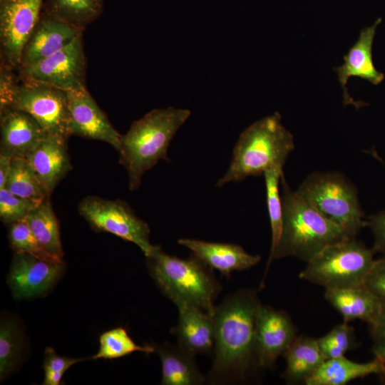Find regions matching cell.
Segmentation results:
<instances>
[{
	"mask_svg": "<svg viewBox=\"0 0 385 385\" xmlns=\"http://www.w3.org/2000/svg\"><path fill=\"white\" fill-rule=\"evenodd\" d=\"M135 351L147 354L155 352L154 346L138 345L123 327H116L103 332L99 337V349L93 359H114L129 355Z\"/></svg>",
	"mask_w": 385,
	"mask_h": 385,
	"instance_id": "obj_29",
	"label": "cell"
},
{
	"mask_svg": "<svg viewBox=\"0 0 385 385\" xmlns=\"http://www.w3.org/2000/svg\"><path fill=\"white\" fill-rule=\"evenodd\" d=\"M324 298L343 317L344 322L360 319L371 324L383 306L364 285L326 289Z\"/></svg>",
	"mask_w": 385,
	"mask_h": 385,
	"instance_id": "obj_21",
	"label": "cell"
},
{
	"mask_svg": "<svg viewBox=\"0 0 385 385\" xmlns=\"http://www.w3.org/2000/svg\"><path fill=\"white\" fill-rule=\"evenodd\" d=\"M286 369L284 378L289 382H305L326 360L317 339L297 336L284 354Z\"/></svg>",
	"mask_w": 385,
	"mask_h": 385,
	"instance_id": "obj_24",
	"label": "cell"
},
{
	"mask_svg": "<svg viewBox=\"0 0 385 385\" xmlns=\"http://www.w3.org/2000/svg\"><path fill=\"white\" fill-rule=\"evenodd\" d=\"M78 212L96 230L115 235L136 245L145 256L154 247L149 240L148 225L120 200L88 196L78 205Z\"/></svg>",
	"mask_w": 385,
	"mask_h": 385,
	"instance_id": "obj_8",
	"label": "cell"
},
{
	"mask_svg": "<svg viewBox=\"0 0 385 385\" xmlns=\"http://www.w3.org/2000/svg\"><path fill=\"white\" fill-rule=\"evenodd\" d=\"M25 220L42 247L51 256L62 260V248L59 225L48 198L36 206Z\"/></svg>",
	"mask_w": 385,
	"mask_h": 385,
	"instance_id": "obj_25",
	"label": "cell"
},
{
	"mask_svg": "<svg viewBox=\"0 0 385 385\" xmlns=\"http://www.w3.org/2000/svg\"><path fill=\"white\" fill-rule=\"evenodd\" d=\"M294 148L293 136L282 125L279 113L260 119L240 135L227 171L216 186L263 175L274 166H284Z\"/></svg>",
	"mask_w": 385,
	"mask_h": 385,
	"instance_id": "obj_5",
	"label": "cell"
},
{
	"mask_svg": "<svg viewBox=\"0 0 385 385\" xmlns=\"http://www.w3.org/2000/svg\"><path fill=\"white\" fill-rule=\"evenodd\" d=\"M9 240L14 252H26L45 260H63L51 256L42 247L25 220L9 225Z\"/></svg>",
	"mask_w": 385,
	"mask_h": 385,
	"instance_id": "obj_32",
	"label": "cell"
},
{
	"mask_svg": "<svg viewBox=\"0 0 385 385\" xmlns=\"http://www.w3.org/2000/svg\"><path fill=\"white\" fill-rule=\"evenodd\" d=\"M12 158L0 153V189L4 188Z\"/></svg>",
	"mask_w": 385,
	"mask_h": 385,
	"instance_id": "obj_39",
	"label": "cell"
},
{
	"mask_svg": "<svg viewBox=\"0 0 385 385\" xmlns=\"http://www.w3.org/2000/svg\"><path fill=\"white\" fill-rule=\"evenodd\" d=\"M297 193L349 236L367 226L357 191L347 178L337 172H316L307 177Z\"/></svg>",
	"mask_w": 385,
	"mask_h": 385,
	"instance_id": "obj_7",
	"label": "cell"
},
{
	"mask_svg": "<svg viewBox=\"0 0 385 385\" xmlns=\"http://www.w3.org/2000/svg\"><path fill=\"white\" fill-rule=\"evenodd\" d=\"M104 0H44L43 12L81 31L98 19Z\"/></svg>",
	"mask_w": 385,
	"mask_h": 385,
	"instance_id": "obj_26",
	"label": "cell"
},
{
	"mask_svg": "<svg viewBox=\"0 0 385 385\" xmlns=\"http://www.w3.org/2000/svg\"><path fill=\"white\" fill-rule=\"evenodd\" d=\"M83 361L80 358H68L58 355L51 347H46L44 352L43 367V385H59L64 373L73 364Z\"/></svg>",
	"mask_w": 385,
	"mask_h": 385,
	"instance_id": "obj_34",
	"label": "cell"
},
{
	"mask_svg": "<svg viewBox=\"0 0 385 385\" xmlns=\"http://www.w3.org/2000/svg\"><path fill=\"white\" fill-rule=\"evenodd\" d=\"M289 315L260 303L256 314L255 354L257 366L271 367L297 337Z\"/></svg>",
	"mask_w": 385,
	"mask_h": 385,
	"instance_id": "obj_13",
	"label": "cell"
},
{
	"mask_svg": "<svg viewBox=\"0 0 385 385\" xmlns=\"http://www.w3.org/2000/svg\"><path fill=\"white\" fill-rule=\"evenodd\" d=\"M0 153L11 158H24L39 145L47 133L26 112L9 108L0 112Z\"/></svg>",
	"mask_w": 385,
	"mask_h": 385,
	"instance_id": "obj_15",
	"label": "cell"
},
{
	"mask_svg": "<svg viewBox=\"0 0 385 385\" xmlns=\"http://www.w3.org/2000/svg\"><path fill=\"white\" fill-rule=\"evenodd\" d=\"M38 204L19 197L6 188L0 189V217L8 225L24 220Z\"/></svg>",
	"mask_w": 385,
	"mask_h": 385,
	"instance_id": "obj_33",
	"label": "cell"
},
{
	"mask_svg": "<svg viewBox=\"0 0 385 385\" xmlns=\"http://www.w3.org/2000/svg\"><path fill=\"white\" fill-rule=\"evenodd\" d=\"M371 374H385V362L375 357L371 361L358 363L344 356L326 359L304 382L307 385H344Z\"/></svg>",
	"mask_w": 385,
	"mask_h": 385,
	"instance_id": "obj_22",
	"label": "cell"
},
{
	"mask_svg": "<svg viewBox=\"0 0 385 385\" xmlns=\"http://www.w3.org/2000/svg\"><path fill=\"white\" fill-rule=\"evenodd\" d=\"M178 320L172 329L178 344L195 356L210 354L215 346V322L212 315L192 306H180Z\"/></svg>",
	"mask_w": 385,
	"mask_h": 385,
	"instance_id": "obj_20",
	"label": "cell"
},
{
	"mask_svg": "<svg viewBox=\"0 0 385 385\" xmlns=\"http://www.w3.org/2000/svg\"><path fill=\"white\" fill-rule=\"evenodd\" d=\"M82 33L71 43L39 61L18 69L19 77L66 92L86 88V61Z\"/></svg>",
	"mask_w": 385,
	"mask_h": 385,
	"instance_id": "obj_10",
	"label": "cell"
},
{
	"mask_svg": "<svg viewBox=\"0 0 385 385\" xmlns=\"http://www.w3.org/2000/svg\"><path fill=\"white\" fill-rule=\"evenodd\" d=\"M364 285L385 304V255L374 260Z\"/></svg>",
	"mask_w": 385,
	"mask_h": 385,
	"instance_id": "obj_36",
	"label": "cell"
},
{
	"mask_svg": "<svg viewBox=\"0 0 385 385\" xmlns=\"http://www.w3.org/2000/svg\"><path fill=\"white\" fill-rule=\"evenodd\" d=\"M190 115L185 108H156L134 121L122 135L120 163L128 172L130 190L139 188L144 173L160 160H170L167 153L170 141Z\"/></svg>",
	"mask_w": 385,
	"mask_h": 385,
	"instance_id": "obj_3",
	"label": "cell"
},
{
	"mask_svg": "<svg viewBox=\"0 0 385 385\" xmlns=\"http://www.w3.org/2000/svg\"><path fill=\"white\" fill-rule=\"evenodd\" d=\"M150 276L177 307L192 306L212 316L221 286L212 268L192 254L187 259L165 253L154 245L146 256Z\"/></svg>",
	"mask_w": 385,
	"mask_h": 385,
	"instance_id": "obj_4",
	"label": "cell"
},
{
	"mask_svg": "<svg viewBox=\"0 0 385 385\" xmlns=\"http://www.w3.org/2000/svg\"><path fill=\"white\" fill-rule=\"evenodd\" d=\"M284 174L283 166H274L263 174L265 181L267 204L272 232L270 255L274 250L282 228V204L279 185Z\"/></svg>",
	"mask_w": 385,
	"mask_h": 385,
	"instance_id": "obj_30",
	"label": "cell"
},
{
	"mask_svg": "<svg viewBox=\"0 0 385 385\" xmlns=\"http://www.w3.org/2000/svg\"><path fill=\"white\" fill-rule=\"evenodd\" d=\"M20 80L10 108L31 115L47 134L68 138L67 92L46 84Z\"/></svg>",
	"mask_w": 385,
	"mask_h": 385,
	"instance_id": "obj_9",
	"label": "cell"
},
{
	"mask_svg": "<svg viewBox=\"0 0 385 385\" xmlns=\"http://www.w3.org/2000/svg\"><path fill=\"white\" fill-rule=\"evenodd\" d=\"M70 135L98 140L120 149V135L86 88L67 92Z\"/></svg>",
	"mask_w": 385,
	"mask_h": 385,
	"instance_id": "obj_14",
	"label": "cell"
},
{
	"mask_svg": "<svg viewBox=\"0 0 385 385\" xmlns=\"http://www.w3.org/2000/svg\"><path fill=\"white\" fill-rule=\"evenodd\" d=\"M14 68L1 61L0 66V112L11 107L14 93L19 84Z\"/></svg>",
	"mask_w": 385,
	"mask_h": 385,
	"instance_id": "obj_35",
	"label": "cell"
},
{
	"mask_svg": "<svg viewBox=\"0 0 385 385\" xmlns=\"http://www.w3.org/2000/svg\"><path fill=\"white\" fill-rule=\"evenodd\" d=\"M154 347L161 361V384L200 385L205 382V378L195 362V356L178 344L165 343Z\"/></svg>",
	"mask_w": 385,
	"mask_h": 385,
	"instance_id": "obj_23",
	"label": "cell"
},
{
	"mask_svg": "<svg viewBox=\"0 0 385 385\" xmlns=\"http://www.w3.org/2000/svg\"><path fill=\"white\" fill-rule=\"evenodd\" d=\"M260 304L254 290L241 289L215 306L212 314L215 329L214 358L208 376L210 382L242 381L252 366L257 365L255 328Z\"/></svg>",
	"mask_w": 385,
	"mask_h": 385,
	"instance_id": "obj_1",
	"label": "cell"
},
{
	"mask_svg": "<svg viewBox=\"0 0 385 385\" xmlns=\"http://www.w3.org/2000/svg\"><path fill=\"white\" fill-rule=\"evenodd\" d=\"M366 223L374 236L372 248L375 252L385 255V210L369 217Z\"/></svg>",
	"mask_w": 385,
	"mask_h": 385,
	"instance_id": "obj_38",
	"label": "cell"
},
{
	"mask_svg": "<svg viewBox=\"0 0 385 385\" xmlns=\"http://www.w3.org/2000/svg\"><path fill=\"white\" fill-rule=\"evenodd\" d=\"M4 188L37 204L50 197L29 161L24 158L11 159Z\"/></svg>",
	"mask_w": 385,
	"mask_h": 385,
	"instance_id": "obj_27",
	"label": "cell"
},
{
	"mask_svg": "<svg viewBox=\"0 0 385 385\" xmlns=\"http://www.w3.org/2000/svg\"><path fill=\"white\" fill-rule=\"evenodd\" d=\"M82 31L42 11L24 46L19 68L39 61L61 50Z\"/></svg>",
	"mask_w": 385,
	"mask_h": 385,
	"instance_id": "obj_16",
	"label": "cell"
},
{
	"mask_svg": "<svg viewBox=\"0 0 385 385\" xmlns=\"http://www.w3.org/2000/svg\"><path fill=\"white\" fill-rule=\"evenodd\" d=\"M178 243L189 249L192 255L210 268L217 270L224 275H229L234 271L249 270L261 260L260 255L249 254L240 245L232 243L188 238H180Z\"/></svg>",
	"mask_w": 385,
	"mask_h": 385,
	"instance_id": "obj_19",
	"label": "cell"
},
{
	"mask_svg": "<svg viewBox=\"0 0 385 385\" xmlns=\"http://www.w3.org/2000/svg\"><path fill=\"white\" fill-rule=\"evenodd\" d=\"M282 204V228L279 242L269 255L262 285L272 262L294 257L305 262L329 245L349 236L293 191L283 174L280 181Z\"/></svg>",
	"mask_w": 385,
	"mask_h": 385,
	"instance_id": "obj_2",
	"label": "cell"
},
{
	"mask_svg": "<svg viewBox=\"0 0 385 385\" xmlns=\"http://www.w3.org/2000/svg\"><path fill=\"white\" fill-rule=\"evenodd\" d=\"M44 0H0L1 61L14 68L20 66L25 43L43 11Z\"/></svg>",
	"mask_w": 385,
	"mask_h": 385,
	"instance_id": "obj_11",
	"label": "cell"
},
{
	"mask_svg": "<svg viewBox=\"0 0 385 385\" xmlns=\"http://www.w3.org/2000/svg\"><path fill=\"white\" fill-rule=\"evenodd\" d=\"M374 253L356 237H348L321 250L299 277L325 289L361 286L374 262Z\"/></svg>",
	"mask_w": 385,
	"mask_h": 385,
	"instance_id": "obj_6",
	"label": "cell"
},
{
	"mask_svg": "<svg viewBox=\"0 0 385 385\" xmlns=\"http://www.w3.org/2000/svg\"><path fill=\"white\" fill-rule=\"evenodd\" d=\"M67 140L61 135L47 134L26 158L49 195L72 168Z\"/></svg>",
	"mask_w": 385,
	"mask_h": 385,
	"instance_id": "obj_18",
	"label": "cell"
},
{
	"mask_svg": "<svg viewBox=\"0 0 385 385\" xmlns=\"http://www.w3.org/2000/svg\"><path fill=\"white\" fill-rule=\"evenodd\" d=\"M64 271L63 260H45L15 252L8 274V284L15 299H32L50 291Z\"/></svg>",
	"mask_w": 385,
	"mask_h": 385,
	"instance_id": "obj_12",
	"label": "cell"
},
{
	"mask_svg": "<svg viewBox=\"0 0 385 385\" xmlns=\"http://www.w3.org/2000/svg\"><path fill=\"white\" fill-rule=\"evenodd\" d=\"M24 349V336L17 322L11 318L2 319L0 324L1 381L12 374L19 366Z\"/></svg>",
	"mask_w": 385,
	"mask_h": 385,
	"instance_id": "obj_28",
	"label": "cell"
},
{
	"mask_svg": "<svg viewBox=\"0 0 385 385\" xmlns=\"http://www.w3.org/2000/svg\"><path fill=\"white\" fill-rule=\"evenodd\" d=\"M317 339L325 359L344 356L355 342L354 329L344 322L334 326L327 334Z\"/></svg>",
	"mask_w": 385,
	"mask_h": 385,
	"instance_id": "obj_31",
	"label": "cell"
},
{
	"mask_svg": "<svg viewBox=\"0 0 385 385\" xmlns=\"http://www.w3.org/2000/svg\"><path fill=\"white\" fill-rule=\"evenodd\" d=\"M373 340L371 351L375 357L385 362V304L376 318L369 324Z\"/></svg>",
	"mask_w": 385,
	"mask_h": 385,
	"instance_id": "obj_37",
	"label": "cell"
},
{
	"mask_svg": "<svg viewBox=\"0 0 385 385\" xmlns=\"http://www.w3.org/2000/svg\"><path fill=\"white\" fill-rule=\"evenodd\" d=\"M381 21V19L379 18L372 26L362 29L357 41L344 56V63L334 68L343 90V102L345 105L360 106L358 102L354 101L348 93L346 83L350 77H359L374 85L379 84L384 78V73L374 66L371 52L376 29Z\"/></svg>",
	"mask_w": 385,
	"mask_h": 385,
	"instance_id": "obj_17",
	"label": "cell"
},
{
	"mask_svg": "<svg viewBox=\"0 0 385 385\" xmlns=\"http://www.w3.org/2000/svg\"><path fill=\"white\" fill-rule=\"evenodd\" d=\"M383 376H384V382H385V374H384Z\"/></svg>",
	"mask_w": 385,
	"mask_h": 385,
	"instance_id": "obj_40",
	"label": "cell"
}]
</instances>
